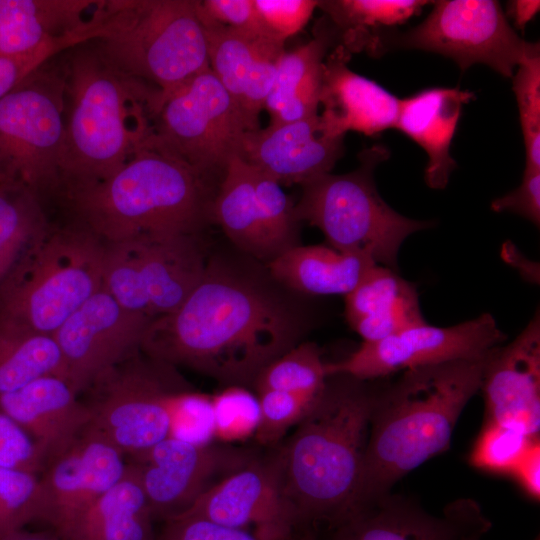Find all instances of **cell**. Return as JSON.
<instances>
[{"label": "cell", "mask_w": 540, "mask_h": 540, "mask_svg": "<svg viewBox=\"0 0 540 540\" xmlns=\"http://www.w3.org/2000/svg\"><path fill=\"white\" fill-rule=\"evenodd\" d=\"M155 540H267L250 531L222 525L205 518L180 514L165 521Z\"/></svg>", "instance_id": "cell-47"}, {"label": "cell", "mask_w": 540, "mask_h": 540, "mask_svg": "<svg viewBox=\"0 0 540 540\" xmlns=\"http://www.w3.org/2000/svg\"><path fill=\"white\" fill-rule=\"evenodd\" d=\"M267 30L277 40L285 41L307 24L318 1L313 0H254Z\"/></svg>", "instance_id": "cell-45"}, {"label": "cell", "mask_w": 540, "mask_h": 540, "mask_svg": "<svg viewBox=\"0 0 540 540\" xmlns=\"http://www.w3.org/2000/svg\"><path fill=\"white\" fill-rule=\"evenodd\" d=\"M376 263L328 245H298L267 264L273 277L306 297L349 294Z\"/></svg>", "instance_id": "cell-28"}, {"label": "cell", "mask_w": 540, "mask_h": 540, "mask_svg": "<svg viewBox=\"0 0 540 540\" xmlns=\"http://www.w3.org/2000/svg\"><path fill=\"white\" fill-rule=\"evenodd\" d=\"M47 375L67 380L63 357L53 336L0 326V394Z\"/></svg>", "instance_id": "cell-34"}, {"label": "cell", "mask_w": 540, "mask_h": 540, "mask_svg": "<svg viewBox=\"0 0 540 540\" xmlns=\"http://www.w3.org/2000/svg\"><path fill=\"white\" fill-rule=\"evenodd\" d=\"M388 158L386 147L373 145L360 153L361 165L356 170L329 172L309 180L301 185L295 211L300 222L323 233L328 246L366 256L398 272V253L404 240L433 223L407 218L382 199L373 174Z\"/></svg>", "instance_id": "cell-8"}, {"label": "cell", "mask_w": 540, "mask_h": 540, "mask_svg": "<svg viewBox=\"0 0 540 540\" xmlns=\"http://www.w3.org/2000/svg\"><path fill=\"white\" fill-rule=\"evenodd\" d=\"M480 390L486 419L532 438L540 431V317H532L510 343L487 357Z\"/></svg>", "instance_id": "cell-20"}, {"label": "cell", "mask_w": 540, "mask_h": 540, "mask_svg": "<svg viewBox=\"0 0 540 540\" xmlns=\"http://www.w3.org/2000/svg\"><path fill=\"white\" fill-rule=\"evenodd\" d=\"M199 10L208 18L249 39L284 46L264 25L254 0H197Z\"/></svg>", "instance_id": "cell-44"}, {"label": "cell", "mask_w": 540, "mask_h": 540, "mask_svg": "<svg viewBox=\"0 0 540 540\" xmlns=\"http://www.w3.org/2000/svg\"><path fill=\"white\" fill-rule=\"evenodd\" d=\"M96 34V29L89 26L70 35L50 40L28 53L0 56V100L47 61L71 47L94 39Z\"/></svg>", "instance_id": "cell-43"}, {"label": "cell", "mask_w": 540, "mask_h": 540, "mask_svg": "<svg viewBox=\"0 0 540 540\" xmlns=\"http://www.w3.org/2000/svg\"><path fill=\"white\" fill-rule=\"evenodd\" d=\"M344 152V137L322 133L319 114L248 131L241 158L280 185L299 184L329 173Z\"/></svg>", "instance_id": "cell-21"}, {"label": "cell", "mask_w": 540, "mask_h": 540, "mask_svg": "<svg viewBox=\"0 0 540 540\" xmlns=\"http://www.w3.org/2000/svg\"><path fill=\"white\" fill-rule=\"evenodd\" d=\"M65 137V76L60 54L0 100V174L43 200L57 195Z\"/></svg>", "instance_id": "cell-9"}, {"label": "cell", "mask_w": 540, "mask_h": 540, "mask_svg": "<svg viewBox=\"0 0 540 540\" xmlns=\"http://www.w3.org/2000/svg\"><path fill=\"white\" fill-rule=\"evenodd\" d=\"M255 458L233 448L167 437L133 458L153 520L185 512L218 479Z\"/></svg>", "instance_id": "cell-16"}, {"label": "cell", "mask_w": 540, "mask_h": 540, "mask_svg": "<svg viewBox=\"0 0 540 540\" xmlns=\"http://www.w3.org/2000/svg\"><path fill=\"white\" fill-rule=\"evenodd\" d=\"M350 53L341 45L322 64L319 126L323 134L344 137L348 131L376 135L395 127L400 99L347 66Z\"/></svg>", "instance_id": "cell-22"}, {"label": "cell", "mask_w": 540, "mask_h": 540, "mask_svg": "<svg viewBox=\"0 0 540 540\" xmlns=\"http://www.w3.org/2000/svg\"><path fill=\"white\" fill-rule=\"evenodd\" d=\"M43 201L19 181H0V288L51 227Z\"/></svg>", "instance_id": "cell-32"}, {"label": "cell", "mask_w": 540, "mask_h": 540, "mask_svg": "<svg viewBox=\"0 0 540 540\" xmlns=\"http://www.w3.org/2000/svg\"><path fill=\"white\" fill-rule=\"evenodd\" d=\"M252 181L271 261L300 245V224L295 204L272 177L251 166ZM270 261V262H271Z\"/></svg>", "instance_id": "cell-36"}, {"label": "cell", "mask_w": 540, "mask_h": 540, "mask_svg": "<svg viewBox=\"0 0 540 540\" xmlns=\"http://www.w3.org/2000/svg\"><path fill=\"white\" fill-rule=\"evenodd\" d=\"M152 320L123 307L103 287L73 312L52 336L76 393L139 351Z\"/></svg>", "instance_id": "cell-15"}, {"label": "cell", "mask_w": 540, "mask_h": 540, "mask_svg": "<svg viewBox=\"0 0 540 540\" xmlns=\"http://www.w3.org/2000/svg\"><path fill=\"white\" fill-rule=\"evenodd\" d=\"M333 35L330 29L319 30L312 40L279 57L264 106L270 115L269 125L319 114L322 64Z\"/></svg>", "instance_id": "cell-29"}, {"label": "cell", "mask_w": 540, "mask_h": 540, "mask_svg": "<svg viewBox=\"0 0 540 540\" xmlns=\"http://www.w3.org/2000/svg\"><path fill=\"white\" fill-rule=\"evenodd\" d=\"M540 9L539 1L516 0L508 2V14L518 29L523 30Z\"/></svg>", "instance_id": "cell-50"}, {"label": "cell", "mask_w": 540, "mask_h": 540, "mask_svg": "<svg viewBox=\"0 0 540 540\" xmlns=\"http://www.w3.org/2000/svg\"><path fill=\"white\" fill-rule=\"evenodd\" d=\"M309 298L232 245L212 247L200 283L175 311L150 322L140 350L224 387H253L263 369L310 332Z\"/></svg>", "instance_id": "cell-1"}, {"label": "cell", "mask_w": 540, "mask_h": 540, "mask_svg": "<svg viewBox=\"0 0 540 540\" xmlns=\"http://www.w3.org/2000/svg\"><path fill=\"white\" fill-rule=\"evenodd\" d=\"M423 22L406 32L373 35L368 52L418 49L453 59L462 70L481 63L511 77L523 62L540 56L539 44L522 39L494 0H441Z\"/></svg>", "instance_id": "cell-12"}, {"label": "cell", "mask_w": 540, "mask_h": 540, "mask_svg": "<svg viewBox=\"0 0 540 540\" xmlns=\"http://www.w3.org/2000/svg\"><path fill=\"white\" fill-rule=\"evenodd\" d=\"M153 518L134 465L105 492L61 540H155Z\"/></svg>", "instance_id": "cell-30"}, {"label": "cell", "mask_w": 540, "mask_h": 540, "mask_svg": "<svg viewBox=\"0 0 540 540\" xmlns=\"http://www.w3.org/2000/svg\"><path fill=\"white\" fill-rule=\"evenodd\" d=\"M229 244L265 264L271 261L252 181L251 165L233 158L225 171L212 208Z\"/></svg>", "instance_id": "cell-31"}, {"label": "cell", "mask_w": 540, "mask_h": 540, "mask_svg": "<svg viewBox=\"0 0 540 540\" xmlns=\"http://www.w3.org/2000/svg\"><path fill=\"white\" fill-rule=\"evenodd\" d=\"M174 368L139 350L101 373L84 390L89 425L132 458L169 437L170 400L188 387Z\"/></svg>", "instance_id": "cell-13"}, {"label": "cell", "mask_w": 540, "mask_h": 540, "mask_svg": "<svg viewBox=\"0 0 540 540\" xmlns=\"http://www.w3.org/2000/svg\"><path fill=\"white\" fill-rule=\"evenodd\" d=\"M260 417L255 439L262 445H273L296 426L316 397L279 390L257 391Z\"/></svg>", "instance_id": "cell-42"}, {"label": "cell", "mask_w": 540, "mask_h": 540, "mask_svg": "<svg viewBox=\"0 0 540 540\" xmlns=\"http://www.w3.org/2000/svg\"><path fill=\"white\" fill-rule=\"evenodd\" d=\"M423 0H335L318 1V8L332 20L348 51L368 49L376 28L405 22L430 4Z\"/></svg>", "instance_id": "cell-33"}, {"label": "cell", "mask_w": 540, "mask_h": 540, "mask_svg": "<svg viewBox=\"0 0 540 540\" xmlns=\"http://www.w3.org/2000/svg\"><path fill=\"white\" fill-rule=\"evenodd\" d=\"M214 440L232 443L255 435L260 408L257 395L246 387L227 386L211 396Z\"/></svg>", "instance_id": "cell-39"}, {"label": "cell", "mask_w": 540, "mask_h": 540, "mask_svg": "<svg viewBox=\"0 0 540 540\" xmlns=\"http://www.w3.org/2000/svg\"><path fill=\"white\" fill-rule=\"evenodd\" d=\"M102 287L152 319L175 311L200 283L211 246L204 233L141 235L104 242Z\"/></svg>", "instance_id": "cell-10"}, {"label": "cell", "mask_w": 540, "mask_h": 540, "mask_svg": "<svg viewBox=\"0 0 540 540\" xmlns=\"http://www.w3.org/2000/svg\"><path fill=\"white\" fill-rule=\"evenodd\" d=\"M104 246L76 223L51 226L0 288V326L53 335L102 287Z\"/></svg>", "instance_id": "cell-7"}, {"label": "cell", "mask_w": 540, "mask_h": 540, "mask_svg": "<svg viewBox=\"0 0 540 540\" xmlns=\"http://www.w3.org/2000/svg\"><path fill=\"white\" fill-rule=\"evenodd\" d=\"M487 357L407 369L378 388L354 505L390 493L449 448L460 414L480 390Z\"/></svg>", "instance_id": "cell-3"}, {"label": "cell", "mask_w": 540, "mask_h": 540, "mask_svg": "<svg viewBox=\"0 0 540 540\" xmlns=\"http://www.w3.org/2000/svg\"><path fill=\"white\" fill-rule=\"evenodd\" d=\"M119 451L90 425L62 453L48 461L39 477L40 520L61 537L124 475Z\"/></svg>", "instance_id": "cell-17"}, {"label": "cell", "mask_w": 540, "mask_h": 540, "mask_svg": "<svg viewBox=\"0 0 540 540\" xmlns=\"http://www.w3.org/2000/svg\"><path fill=\"white\" fill-rule=\"evenodd\" d=\"M169 416V437L198 445L215 441L211 396L183 388L173 394Z\"/></svg>", "instance_id": "cell-41"}, {"label": "cell", "mask_w": 540, "mask_h": 540, "mask_svg": "<svg viewBox=\"0 0 540 540\" xmlns=\"http://www.w3.org/2000/svg\"><path fill=\"white\" fill-rule=\"evenodd\" d=\"M196 7L204 28L209 67L244 113L253 130L272 87L284 46L249 39L205 16Z\"/></svg>", "instance_id": "cell-24"}, {"label": "cell", "mask_w": 540, "mask_h": 540, "mask_svg": "<svg viewBox=\"0 0 540 540\" xmlns=\"http://www.w3.org/2000/svg\"><path fill=\"white\" fill-rule=\"evenodd\" d=\"M506 335L489 313L449 327L427 323L374 342H362L347 358L326 363L327 375L375 380L419 366L454 360H479L502 345Z\"/></svg>", "instance_id": "cell-14"}, {"label": "cell", "mask_w": 540, "mask_h": 540, "mask_svg": "<svg viewBox=\"0 0 540 540\" xmlns=\"http://www.w3.org/2000/svg\"><path fill=\"white\" fill-rule=\"evenodd\" d=\"M3 540H61V538L43 532H27L23 529Z\"/></svg>", "instance_id": "cell-52"}, {"label": "cell", "mask_w": 540, "mask_h": 540, "mask_svg": "<svg viewBox=\"0 0 540 540\" xmlns=\"http://www.w3.org/2000/svg\"><path fill=\"white\" fill-rule=\"evenodd\" d=\"M482 516L470 499L447 505L438 517L390 492L356 504L317 530L311 540H457Z\"/></svg>", "instance_id": "cell-19"}, {"label": "cell", "mask_w": 540, "mask_h": 540, "mask_svg": "<svg viewBox=\"0 0 540 540\" xmlns=\"http://www.w3.org/2000/svg\"><path fill=\"white\" fill-rule=\"evenodd\" d=\"M474 97L470 91L438 87L400 99L395 127L427 153L424 180L432 189H444L456 168L450 145L462 106Z\"/></svg>", "instance_id": "cell-25"}, {"label": "cell", "mask_w": 540, "mask_h": 540, "mask_svg": "<svg viewBox=\"0 0 540 540\" xmlns=\"http://www.w3.org/2000/svg\"><path fill=\"white\" fill-rule=\"evenodd\" d=\"M100 2L0 0V56L25 54L87 28Z\"/></svg>", "instance_id": "cell-27"}, {"label": "cell", "mask_w": 540, "mask_h": 540, "mask_svg": "<svg viewBox=\"0 0 540 540\" xmlns=\"http://www.w3.org/2000/svg\"><path fill=\"white\" fill-rule=\"evenodd\" d=\"M60 61L65 137L58 194L109 177L146 148L159 100L157 90L117 70L91 41L67 49Z\"/></svg>", "instance_id": "cell-4"}, {"label": "cell", "mask_w": 540, "mask_h": 540, "mask_svg": "<svg viewBox=\"0 0 540 540\" xmlns=\"http://www.w3.org/2000/svg\"><path fill=\"white\" fill-rule=\"evenodd\" d=\"M372 380L332 374L272 457L297 536L309 539L355 503L371 412Z\"/></svg>", "instance_id": "cell-2"}, {"label": "cell", "mask_w": 540, "mask_h": 540, "mask_svg": "<svg viewBox=\"0 0 540 540\" xmlns=\"http://www.w3.org/2000/svg\"><path fill=\"white\" fill-rule=\"evenodd\" d=\"M491 528L490 521L483 516L473 525H471L467 530H465L457 540H481L483 535H485ZM534 540H540V537L537 536Z\"/></svg>", "instance_id": "cell-51"}, {"label": "cell", "mask_w": 540, "mask_h": 540, "mask_svg": "<svg viewBox=\"0 0 540 540\" xmlns=\"http://www.w3.org/2000/svg\"><path fill=\"white\" fill-rule=\"evenodd\" d=\"M39 476L0 466V540L40 520Z\"/></svg>", "instance_id": "cell-37"}, {"label": "cell", "mask_w": 540, "mask_h": 540, "mask_svg": "<svg viewBox=\"0 0 540 540\" xmlns=\"http://www.w3.org/2000/svg\"><path fill=\"white\" fill-rule=\"evenodd\" d=\"M4 178L2 177V175L0 174V181L3 180Z\"/></svg>", "instance_id": "cell-53"}, {"label": "cell", "mask_w": 540, "mask_h": 540, "mask_svg": "<svg viewBox=\"0 0 540 540\" xmlns=\"http://www.w3.org/2000/svg\"><path fill=\"white\" fill-rule=\"evenodd\" d=\"M182 514L244 529L267 540H298L273 458L254 459L230 473Z\"/></svg>", "instance_id": "cell-18"}, {"label": "cell", "mask_w": 540, "mask_h": 540, "mask_svg": "<svg viewBox=\"0 0 540 540\" xmlns=\"http://www.w3.org/2000/svg\"><path fill=\"white\" fill-rule=\"evenodd\" d=\"M327 377L326 362L318 346L302 341L263 369L253 388L256 392L279 390L316 397Z\"/></svg>", "instance_id": "cell-35"}, {"label": "cell", "mask_w": 540, "mask_h": 540, "mask_svg": "<svg viewBox=\"0 0 540 540\" xmlns=\"http://www.w3.org/2000/svg\"><path fill=\"white\" fill-rule=\"evenodd\" d=\"M222 180L154 148L137 151L109 177L60 192L74 223L103 242L141 235L204 233Z\"/></svg>", "instance_id": "cell-5"}, {"label": "cell", "mask_w": 540, "mask_h": 540, "mask_svg": "<svg viewBox=\"0 0 540 540\" xmlns=\"http://www.w3.org/2000/svg\"><path fill=\"white\" fill-rule=\"evenodd\" d=\"M529 497H540V444L534 441L524 453L511 475Z\"/></svg>", "instance_id": "cell-49"}, {"label": "cell", "mask_w": 540, "mask_h": 540, "mask_svg": "<svg viewBox=\"0 0 540 540\" xmlns=\"http://www.w3.org/2000/svg\"><path fill=\"white\" fill-rule=\"evenodd\" d=\"M512 89L518 104L527 169L540 170V56L517 67Z\"/></svg>", "instance_id": "cell-40"}, {"label": "cell", "mask_w": 540, "mask_h": 540, "mask_svg": "<svg viewBox=\"0 0 540 540\" xmlns=\"http://www.w3.org/2000/svg\"><path fill=\"white\" fill-rule=\"evenodd\" d=\"M248 131L244 113L208 68L160 103L146 148L222 180L229 162L241 158Z\"/></svg>", "instance_id": "cell-11"}, {"label": "cell", "mask_w": 540, "mask_h": 540, "mask_svg": "<svg viewBox=\"0 0 540 540\" xmlns=\"http://www.w3.org/2000/svg\"><path fill=\"white\" fill-rule=\"evenodd\" d=\"M0 466L41 473L42 456L26 432L0 410Z\"/></svg>", "instance_id": "cell-46"}, {"label": "cell", "mask_w": 540, "mask_h": 540, "mask_svg": "<svg viewBox=\"0 0 540 540\" xmlns=\"http://www.w3.org/2000/svg\"><path fill=\"white\" fill-rule=\"evenodd\" d=\"M345 317L363 342L426 323L415 285L378 264L345 296Z\"/></svg>", "instance_id": "cell-26"}, {"label": "cell", "mask_w": 540, "mask_h": 540, "mask_svg": "<svg viewBox=\"0 0 540 540\" xmlns=\"http://www.w3.org/2000/svg\"><path fill=\"white\" fill-rule=\"evenodd\" d=\"M495 212H510L540 223V170L525 168L521 184L509 193L496 198L491 203Z\"/></svg>", "instance_id": "cell-48"}, {"label": "cell", "mask_w": 540, "mask_h": 540, "mask_svg": "<svg viewBox=\"0 0 540 540\" xmlns=\"http://www.w3.org/2000/svg\"><path fill=\"white\" fill-rule=\"evenodd\" d=\"M538 439L486 419L469 454V463L482 471L511 475L529 446Z\"/></svg>", "instance_id": "cell-38"}, {"label": "cell", "mask_w": 540, "mask_h": 540, "mask_svg": "<svg viewBox=\"0 0 540 540\" xmlns=\"http://www.w3.org/2000/svg\"><path fill=\"white\" fill-rule=\"evenodd\" d=\"M78 395L65 378L47 375L0 394V410L32 439L45 466L90 424L89 410Z\"/></svg>", "instance_id": "cell-23"}, {"label": "cell", "mask_w": 540, "mask_h": 540, "mask_svg": "<svg viewBox=\"0 0 540 540\" xmlns=\"http://www.w3.org/2000/svg\"><path fill=\"white\" fill-rule=\"evenodd\" d=\"M90 41L117 70L157 90V108L210 68L196 0H104L102 32Z\"/></svg>", "instance_id": "cell-6"}]
</instances>
